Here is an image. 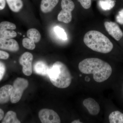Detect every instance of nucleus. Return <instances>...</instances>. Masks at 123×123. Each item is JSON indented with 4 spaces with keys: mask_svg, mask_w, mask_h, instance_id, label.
<instances>
[{
    "mask_svg": "<svg viewBox=\"0 0 123 123\" xmlns=\"http://www.w3.org/2000/svg\"><path fill=\"white\" fill-rule=\"evenodd\" d=\"M54 31L56 36L62 40H66L68 39L67 34L63 29L59 26L55 27Z\"/></svg>",
    "mask_w": 123,
    "mask_h": 123,
    "instance_id": "21",
    "label": "nucleus"
},
{
    "mask_svg": "<svg viewBox=\"0 0 123 123\" xmlns=\"http://www.w3.org/2000/svg\"><path fill=\"white\" fill-rule=\"evenodd\" d=\"M39 117L43 123H60L59 116L55 111L48 109H43L40 111Z\"/></svg>",
    "mask_w": 123,
    "mask_h": 123,
    "instance_id": "5",
    "label": "nucleus"
},
{
    "mask_svg": "<svg viewBox=\"0 0 123 123\" xmlns=\"http://www.w3.org/2000/svg\"><path fill=\"white\" fill-rule=\"evenodd\" d=\"M4 115V113L3 110L0 109V121L3 118Z\"/></svg>",
    "mask_w": 123,
    "mask_h": 123,
    "instance_id": "29",
    "label": "nucleus"
},
{
    "mask_svg": "<svg viewBox=\"0 0 123 123\" xmlns=\"http://www.w3.org/2000/svg\"><path fill=\"white\" fill-rule=\"evenodd\" d=\"M78 68L84 74H93L94 80L98 83L108 79L112 73V68L108 63L97 58L85 59L79 63Z\"/></svg>",
    "mask_w": 123,
    "mask_h": 123,
    "instance_id": "1",
    "label": "nucleus"
},
{
    "mask_svg": "<svg viewBox=\"0 0 123 123\" xmlns=\"http://www.w3.org/2000/svg\"><path fill=\"white\" fill-rule=\"evenodd\" d=\"M34 70L35 72L38 75L46 76L48 75L49 68L44 62L39 61L35 64Z\"/></svg>",
    "mask_w": 123,
    "mask_h": 123,
    "instance_id": "12",
    "label": "nucleus"
},
{
    "mask_svg": "<svg viewBox=\"0 0 123 123\" xmlns=\"http://www.w3.org/2000/svg\"><path fill=\"white\" fill-rule=\"evenodd\" d=\"M29 82L26 79L18 77L13 82L10 96V101L12 103H17L20 101L24 91L29 86Z\"/></svg>",
    "mask_w": 123,
    "mask_h": 123,
    "instance_id": "4",
    "label": "nucleus"
},
{
    "mask_svg": "<svg viewBox=\"0 0 123 123\" xmlns=\"http://www.w3.org/2000/svg\"><path fill=\"white\" fill-rule=\"evenodd\" d=\"M27 35L28 38L32 40L35 43L39 42L41 39L40 33L35 29H29L27 32Z\"/></svg>",
    "mask_w": 123,
    "mask_h": 123,
    "instance_id": "18",
    "label": "nucleus"
},
{
    "mask_svg": "<svg viewBox=\"0 0 123 123\" xmlns=\"http://www.w3.org/2000/svg\"><path fill=\"white\" fill-rule=\"evenodd\" d=\"M12 86L6 85L0 88V104H4L10 99Z\"/></svg>",
    "mask_w": 123,
    "mask_h": 123,
    "instance_id": "10",
    "label": "nucleus"
},
{
    "mask_svg": "<svg viewBox=\"0 0 123 123\" xmlns=\"http://www.w3.org/2000/svg\"><path fill=\"white\" fill-rule=\"evenodd\" d=\"M9 55L8 53L4 51L0 50V59L6 60L9 58Z\"/></svg>",
    "mask_w": 123,
    "mask_h": 123,
    "instance_id": "27",
    "label": "nucleus"
},
{
    "mask_svg": "<svg viewBox=\"0 0 123 123\" xmlns=\"http://www.w3.org/2000/svg\"><path fill=\"white\" fill-rule=\"evenodd\" d=\"M110 123H123V114L119 111L111 112L109 116Z\"/></svg>",
    "mask_w": 123,
    "mask_h": 123,
    "instance_id": "15",
    "label": "nucleus"
},
{
    "mask_svg": "<svg viewBox=\"0 0 123 123\" xmlns=\"http://www.w3.org/2000/svg\"><path fill=\"white\" fill-rule=\"evenodd\" d=\"M61 6L62 10L70 12L73 10L75 7L72 0H61Z\"/></svg>",
    "mask_w": 123,
    "mask_h": 123,
    "instance_id": "20",
    "label": "nucleus"
},
{
    "mask_svg": "<svg viewBox=\"0 0 123 123\" xmlns=\"http://www.w3.org/2000/svg\"><path fill=\"white\" fill-rule=\"evenodd\" d=\"M57 20L64 23H69L72 20V12L62 10L57 16Z\"/></svg>",
    "mask_w": 123,
    "mask_h": 123,
    "instance_id": "16",
    "label": "nucleus"
},
{
    "mask_svg": "<svg viewBox=\"0 0 123 123\" xmlns=\"http://www.w3.org/2000/svg\"><path fill=\"white\" fill-rule=\"evenodd\" d=\"M2 123H20L17 118L16 113L14 111H9L6 113L2 120Z\"/></svg>",
    "mask_w": 123,
    "mask_h": 123,
    "instance_id": "14",
    "label": "nucleus"
},
{
    "mask_svg": "<svg viewBox=\"0 0 123 123\" xmlns=\"http://www.w3.org/2000/svg\"><path fill=\"white\" fill-rule=\"evenodd\" d=\"M85 44L92 50L99 53H107L111 51L113 44L102 33L96 31H90L85 35Z\"/></svg>",
    "mask_w": 123,
    "mask_h": 123,
    "instance_id": "2",
    "label": "nucleus"
},
{
    "mask_svg": "<svg viewBox=\"0 0 123 123\" xmlns=\"http://www.w3.org/2000/svg\"><path fill=\"white\" fill-rule=\"evenodd\" d=\"M72 123H82V122H81L79 120H74L72 122Z\"/></svg>",
    "mask_w": 123,
    "mask_h": 123,
    "instance_id": "30",
    "label": "nucleus"
},
{
    "mask_svg": "<svg viewBox=\"0 0 123 123\" xmlns=\"http://www.w3.org/2000/svg\"><path fill=\"white\" fill-rule=\"evenodd\" d=\"M105 28L110 35L117 41H119L123 36V33L118 24L112 22L104 23Z\"/></svg>",
    "mask_w": 123,
    "mask_h": 123,
    "instance_id": "7",
    "label": "nucleus"
},
{
    "mask_svg": "<svg viewBox=\"0 0 123 123\" xmlns=\"http://www.w3.org/2000/svg\"><path fill=\"white\" fill-rule=\"evenodd\" d=\"M115 3L116 1L115 0H99L98 4L102 9L106 11L113 8Z\"/></svg>",
    "mask_w": 123,
    "mask_h": 123,
    "instance_id": "17",
    "label": "nucleus"
},
{
    "mask_svg": "<svg viewBox=\"0 0 123 123\" xmlns=\"http://www.w3.org/2000/svg\"><path fill=\"white\" fill-rule=\"evenodd\" d=\"M17 33L12 30H6L0 28V38L10 39L17 36Z\"/></svg>",
    "mask_w": 123,
    "mask_h": 123,
    "instance_id": "19",
    "label": "nucleus"
},
{
    "mask_svg": "<svg viewBox=\"0 0 123 123\" xmlns=\"http://www.w3.org/2000/svg\"><path fill=\"white\" fill-rule=\"evenodd\" d=\"M48 75L52 84L59 88H68L72 82L70 71L61 62L56 61L49 68Z\"/></svg>",
    "mask_w": 123,
    "mask_h": 123,
    "instance_id": "3",
    "label": "nucleus"
},
{
    "mask_svg": "<svg viewBox=\"0 0 123 123\" xmlns=\"http://www.w3.org/2000/svg\"><path fill=\"white\" fill-rule=\"evenodd\" d=\"M6 5V0H0V10H2L5 8Z\"/></svg>",
    "mask_w": 123,
    "mask_h": 123,
    "instance_id": "28",
    "label": "nucleus"
},
{
    "mask_svg": "<svg viewBox=\"0 0 123 123\" xmlns=\"http://www.w3.org/2000/svg\"><path fill=\"white\" fill-rule=\"evenodd\" d=\"M59 0H42L40 8L44 13H47L52 11L59 3Z\"/></svg>",
    "mask_w": 123,
    "mask_h": 123,
    "instance_id": "11",
    "label": "nucleus"
},
{
    "mask_svg": "<svg viewBox=\"0 0 123 123\" xmlns=\"http://www.w3.org/2000/svg\"><path fill=\"white\" fill-rule=\"evenodd\" d=\"M33 55L30 52H26L20 57L19 63L23 66L22 71L24 75L30 76L32 73V63Z\"/></svg>",
    "mask_w": 123,
    "mask_h": 123,
    "instance_id": "6",
    "label": "nucleus"
},
{
    "mask_svg": "<svg viewBox=\"0 0 123 123\" xmlns=\"http://www.w3.org/2000/svg\"><path fill=\"white\" fill-rule=\"evenodd\" d=\"M23 46L29 50H33L35 48V43L29 38H24L22 40Z\"/></svg>",
    "mask_w": 123,
    "mask_h": 123,
    "instance_id": "22",
    "label": "nucleus"
},
{
    "mask_svg": "<svg viewBox=\"0 0 123 123\" xmlns=\"http://www.w3.org/2000/svg\"><path fill=\"white\" fill-rule=\"evenodd\" d=\"M10 9L15 12H18L22 9L23 2L22 0H6Z\"/></svg>",
    "mask_w": 123,
    "mask_h": 123,
    "instance_id": "13",
    "label": "nucleus"
},
{
    "mask_svg": "<svg viewBox=\"0 0 123 123\" xmlns=\"http://www.w3.org/2000/svg\"><path fill=\"white\" fill-rule=\"evenodd\" d=\"M83 104L90 115L96 116L99 114L100 111V106L97 101L93 98H88L85 99L83 101Z\"/></svg>",
    "mask_w": 123,
    "mask_h": 123,
    "instance_id": "8",
    "label": "nucleus"
},
{
    "mask_svg": "<svg viewBox=\"0 0 123 123\" xmlns=\"http://www.w3.org/2000/svg\"><path fill=\"white\" fill-rule=\"evenodd\" d=\"M0 49L10 51H17L19 49L18 42L15 40L7 39L0 38Z\"/></svg>",
    "mask_w": 123,
    "mask_h": 123,
    "instance_id": "9",
    "label": "nucleus"
},
{
    "mask_svg": "<svg viewBox=\"0 0 123 123\" xmlns=\"http://www.w3.org/2000/svg\"><path fill=\"white\" fill-rule=\"evenodd\" d=\"M117 22L121 24H123V9L119 11L116 16Z\"/></svg>",
    "mask_w": 123,
    "mask_h": 123,
    "instance_id": "25",
    "label": "nucleus"
},
{
    "mask_svg": "<svg viewBox=\"0 0 123 123\" xmlns=\"http://www.w3.org/2000/svg\"><path fill=\"white\" fill-rule=\"evenodd\" d=\"M82 6L85 9L89 8L91 6V0H78Z\"/></svg>",
    "mask_w": 123,
    "mask_h": 123,
    "instance_id": "24",
    "label": "nucleus"
},
{
    "mask_svg": "<svg viewBox=\"0 0 123 123\" xmlns=\"http://www.w3.org/2000/svg\"><path fill=\"white\" fill-rule=\"evenodd\" d=\"M6 71V66L4 64L0 61V81L3 78Z\"/></svg>",
    "mask_w": 123,
    "mask_h": 123,
    "instance_id": "26",
    "label": "nucleus"
},
{
    "mask_svg": "<svg viewBox=\"0 0 123 123\" xmlns=\"http://www.w3.org/2000/svg\"><path fill=\"white\" fill-rule=\"evenodd\" d=\"M0 28L6 30H13L16 29L15 24L8 21H4L0 23Z\"/></svg>",
    "mask_w": 123,
    "mask_h": 123,
    "instance_id": "23",
    "label": "nucleus"
}]
</instances>
